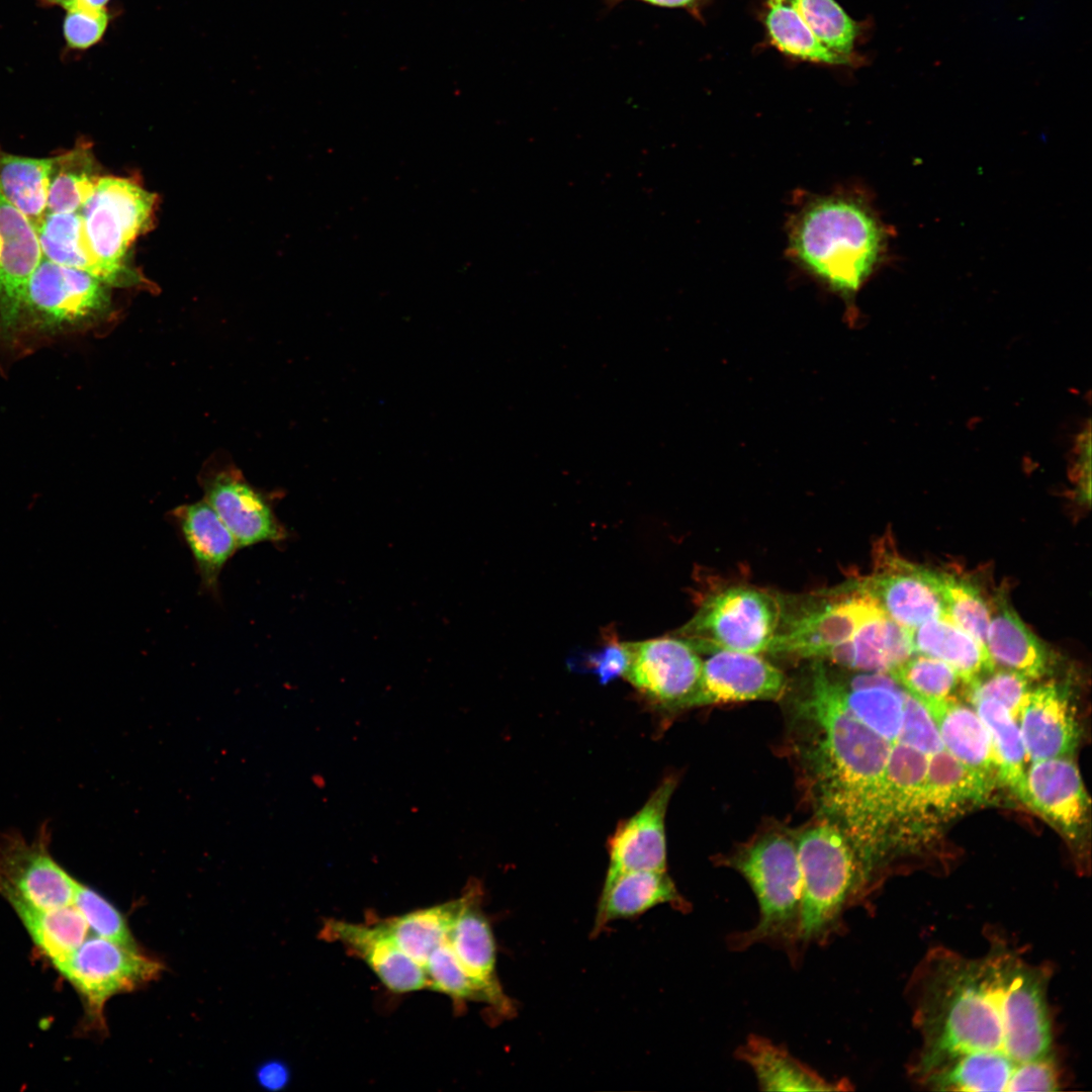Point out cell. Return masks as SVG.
<instances>
[{
  "label": "cell",
  "instance_id": "cell-28",
  "mask_svg": "<svg viewBox=\"0 0 1092 1092\" xmlns=\"http://www.w3.org/2000/svg\"><path fill=\"white\" fill-rule=\"evenodd\" d=\"M913 653L951 666L967 686L996 668L987 649L946 617L909 630Z\"/></svg>",
  "mask_w": 1092,
  "mask_h": 1092
},
{
  "label": "cell",
  "instance_id": "cell-24",
  "mask_svg": "<svg viewBox=\"0 0 1092 1092\" xmlns=\"http://www.w3.org/2000/svg\"><path fill=\"white\" fill-rule=\"evenodd\" d=\"M661 904H670L679 911L690 908L666 871L621 874L603 885L593 934L598 935L614 920L638 917Z\"/></svg>",
  "mask_w": 1092,
  "mask_h": 1092
},
{
  "label": "cell",
  "instance_id": "cell-18",
  "mask_svg": "<svg viewBox=\"0 0 1092 1092\" xmlns=\"http://www.w3.org/2000/svg\"><path fill=\"white\" fill-rule=\"evenodd\" d=\"M676 781L664 779L645 804L624 820L608 842L609 868L605 882L635 871H666L665 813Z\"/></svg>",
  "mask_w": 1092,
  "mask_h": 1092
},
{
  "label": "cell",
  "instance_id": "cell-39",
  "mask_svg": "<svg viewBox=\"0 0 1092 1092\" xmlns=\"http://www.w3.org/2000/svg\"><path fill=\"white\" fill-rule=\"evenodd\" d=\"M788 1L825 47L851 60L859 26L835 0Z\"/></svg>",
  "mask_w": 1092,
  "mask_h": 1092
},
{
  "label": "cell",
  "instance_id": "cell-45",
  "mask_svg": "<svg viewBox=\"0 0 1092 1092\" xmlns=\"http://www.w3.org/2000/svg\"><path fill=\"white\" fill-rule=\"evenodd\" d=\"M109 16L104 9H69L64 20V36L71 49L85 50L103 36Z\"/></svg>",
  "mask_w": 1092,
  "mask_h": 1092
},
{
  "label": "cell",
  "instance_id": "cell-41",
  "mask_svg": "<svg viewBox=\"0 0 1092 1092\" xmlns=\"http://www.w3.org/2000/svg\"><path fill=\"white\" fill-rule=\"evenodd\" d=\"M424 971L428 988L449 996L456 1004L466 1001L485 1003L482 992L461 967L448 939L431 952Z\"/></svg>",
  "mask_w": 1092,
  "mask_h": 1092
},
{
  "label": "cell",
  "instance_id": "cell-33",
  "mask_svg": "<svg viewBox=\"0 0 1092 1092\" xmlns=\"http://www.w3.org/2000/svg\"><path fill=\"white\" fill-rule=\"evenodd\" d=\"M973 705L990 735L997 779L1023 801L1028 757L1017 721L994 700H978Z\"/></svg>",
  "mask_w": 1092,
  "mask_h": 1092
},
{
  "label": "cell",
  "instance_id": "cell-5",
  "mask_svg": "<svg viewBox=\"0 0 1092 1092\" xmlns=\"http://www.w3.org/2000/svg\"><path fill=\"white\" fill-rule=\"evenodd\" d=\"M801 872L800 945L824 944L841 930L842 915L861 898L854 850L836 825L821 820L796 839Z\"/></svg>",
  "mask_w": 1092,
  "mask_h": 1092
},
{
  "label": "cell",
  "instance_id": "cell-11",
  "mask_svg": "<svg viewBox=\"0 0 1092 1092\" xmlns=\"http://www.w3.org/2000/svg\"><path fill=\"white\" fill-rule=\"evenodd\" d=\"M108 286L86 271L42 257L27 282L16 325L24 315L42 332L91 324L110 307Z\"/></svg>",
  "mask_w": 1092,
  "mask_h": 1092
},
{
  "label": "cell",
  "instance_id": "cell-47",
  "mask_svg": "<svg viewBox=\"0 0 1092 1092\" xmlns=\"http://www.w3.org/2000/svg\"><path fill=\"white\" fill-rule=\"evenodd\" d=\"M627 649L625 642L613 641L601 652L589 658L594 670L599 678L605 682L623 675L627 665Z\"/></svg>",
  "mask_w": 1092,
  "mask_h": 1092
},
{
  "label": "cell",
  "instance_id": "cell-37",
  "mask_svg": "<svg viewBox=\"0 0 1092 1092\" xmlns=\"http://www.w3.org/2000/svg\"><path fill=\"white\" fill-rule=\"evenodd\" d=\"M99 178L88 147L78 146L54 157L47 213L79 211Z\"/></svg>",
  "mask_w": 1092,
  "mask_h": 1092
},
{
  "label": "cell",
  "instance_id": "cell-16",
  "mask_svg": "<svg viewBox=\"0 0 1092 1092\" xmlns=\"http://www.w3.org/2000/svg\"><path fill=\"white\" fill-rule=\"evenodd\" d=\"M462 894L464 902L448 934V942L465 973L482 992L485 1004L495 1015L509 1018L516 1009L497 978L495 939L481 909V884L470 881Z\"/></svg>",
  "mask_w": 1092,
  "mask_h": 1092
},
{
  "label": "cell",
  "instance_id": "cell-36",
  "mask_svg": "<svg viewBox=\"0 0 1092 1092\" xmlns=\"http://www.w3.org/2000/svg\"><path fill=\"white\" fill-rule=\"evenodd\" d=\"M921 573L941 600L945 617L986 648L991 609L979 588L954 574L923 566Z\"/></svg>",
  "mask_w": 1092,
  "mask_h": 1092
},
{
  "label": "cell",
  "instance_id": "cell-43",
  "mask_svg": "<svg viewBox=\"0 0 1092 1092\" xmlns=\"http://www.w3.org/2000/svg\"><path fill=\"white\" fill-rule=\"evenodd\" d=\"M1030 679L1025 675L1010 670L995 668L968 686L971 702L983 699L994 700L1003 705L1016 720L1019 709L1028 694Z\"/></svg>",
  "mask_w": 1092,
  "mask_h": 1092
},
{
  "label": "cell",
  "instance_id": "cell-48",
  "mask_svg": "<svg viewBox=\"0 0 1092 1092\" xmlns=\"http://www.w3.org/2000/svg\"><path fill=\"white\" fill-rule=\"evenodd\" d=\"M290 1070L280 1060H270L263 1063L257 1070L256 1077L260 1086L268 1091H281L290 1082Z\"/></svg>",
  "mask_w": 1092,
  "mask_h": 1092
},
{
  "label": "cell",
  "instance_id": "cell-4",
  "mask_svg": "<svg viewBox=\"0 0 1092 1092\" xmlns=\"http://www.w3.org/2000/svg\"><path fill=\"white\" fill-rule=\"evenodd\" d=\"M781 620L765 653L822 660L859 671L876 664L884 611L846 582L796 597L781 596Z\"/></svg>",
  "mask_w": 1092,
  "mask_h": 1092
},
{
  "label": "cell",
  "instance_id": "cell-49",
  "mask_svg": "<svg viewBox=\"0 0 1092 1092\" xmlns=\"http://www.w3.org/2000/svg\"><path fill=\"white\" fill-rule=\"evenodd\" d=\"M624 0H616V4ZM665 8H685L696 11L703 0H637Z\"/></svg>",
  "mask_w": 1092,
  "mask_h": 1092
},
{
  "label": "cell",
  "instance_id": "cell-44",
  "mask_svg": "<svg viewBox=\"0 0 1092 1092\" xmlns=\"http://www.w3.org/2000/svg\"><path fill=\"white\" fill-rule=\"evenodd\" d=\"M895 742L926 755L945 749L931 715L922 703L908 693L905 695L902 724Z\"/></svg>",
  "mask_w": 1092,
  "mask_h": 1092
},
{
  "label": "cell",
  "instance_id": "cell-20",
  "mask_svg": "<svg viewBox=\"0 0 1092 1092\" xmlns=\"http://www.w3.org/2000/svg\"><path fill=\"white\" fill-rule=\"evenodd\" d=\"M1025 804L1036 810L1068 837L1083 829L1089 800L1076 764L1068 757L1032 761L1025 774Z\"/></svg>",
  "mask_w": 1092,
  "mask_h": 1092
},
{
  "label": "cell",
  "instance_id": "cell-35",
  "mask_svg": "<svg viewBox=\"0 0 1092 1092\" xmlns=\"http://www.w3.org/2000/svg\"><path fill=\"white\" fill-rule=\"evenodd\" d=\"M763 22L771 43L787 56L828 65L851 63L825 47L788 0H767Z\"/></svg>",
  "mask_w": 1092,
  "mask_h": 1092
},
{
  "label": "cell",
  "instance_id": "cell-31",
  "mask_svg": "<svg viewBox=\"0 0 1092 1092\" xmlns=\"http://www.w3.org/2000/svg\"><path fill=\"white\" fill-rule=\"evenodd\" d=\"M53 162L54 158L17 156L0 149V192L35 232L47 214Z\"/></svg>",
  "mask_w": 1092,
  "mask_h": 1092
},
{
  "label": "cell",
  "instance_id": "cell-40",
  "mask_svg": "<svg viewBox=\"0 0 1092 1092\" xmlns=\"http://www.w3.org/2000/svg\"><path fill=\"white\" fill-rule=\"evenodd\" d=\"M890 673L922 704L949 698L960 679L947 663L921 654H913Z\"/></svg>",
  "mask_w": 1092,
  "mask_h": 1092
},
{
  "label": "cell",
  "instance_id": "cell-15",
  "mask_svg": "<svg viewBox=\"0 0 1092 1092\" xmlns=\"http://www.w3.org/2000/svg\"><path fill=\"white\" fill-rule=\"evenodd\" d=\"M928 755L894 742L878 810L879 860L894 839L919 829L932 815L926 792Z\"/></svg>",
  "mask_w": 1092,
  "mask_h": 1092
},
{
  "label": "cell",
  "instance_id": "cell-6",
  "mask_svg": "<svg viewBox=\"0 0 1092 1092\" xmlns=\"http://www.w3.org/2000/svg\"><path fill=\"white\" fill-rule=\"evenodd\" d=\"M750 885L759 918L749 930L730 937V945L744 949L756 943L782 946L794 960L799 956L802 881L796 843L781 833L765 834L729 860Z\"/></svg>",
  "mask_w": 1092,
  "mask_h": 1092
},
{
  "label": "cell",
  "instance_id": "cell-42",
  "mask_svg": "<svg viewBox=\"0 0 1092 1092\" xmlns=\"http://www.w3.org/2000/svg\"><path fill=\"white\" fill-rule=\"evenodd\" d=\"M74 904L84 915L90 930L97 936L128 946H139L124 917L98 892L79 883Z\"/></svg>",
  "mask_w": 1092,
  "mask_h": 1092
},
{
  "label": "cell",
  "instance_id": "cell-14",
  "mask_svg": "<svg viewBox=\"0 0 1092 1092\" xmlns=\"http://www.w3.org/2000/svg\"><path fill=\"white\" fill-rule=\"evenodd\" d=\"M703 661L689 708L749 701H776L785 696L788 679L757 653L716 650Z\"/></svg>",
  "mask_w": 1092,
  "mask_h": 1092
},
{
  "label": "cell",
  "instance_id": "cell-38",
  "mask_svg": "<svg viewBox=\"0 0 1092 1092\" xmlns=\"http://www.w3.org/2000/svg\"><path fill=\"white\" fill-rule=\"evenodd\" d=\"M36 234L43 258L86 271L98 278L96 266L85 243L79 211L48 212Z\"/></svg>",
  "mask_w": 1092,
  "mask_h": 1092
},
{
  "label": "cell",
  "instance_id": "cell-52",
  "mask_svg": "<svg viewBox=\"0 0 1092 1092\" xmlns=\"http://www.w3.org/2000/svg\"><path fill=\"white\" fill-rule=\"evenodd\" d=\"M609 7L616 5V0H604Z\"/></svg>",
  "mask_w": 1092,
  "mask_h": 1092
},
{
  "label": "cell",
  "instance_id": "cell-8",
  "mask_svg": "<svg viewBox=\"0 0 1092 1092\" xmlns=\"http://www.w3.org/2000/svg\"><path fill=\"white\" fill-rule=\"evenodd\" d=\"M781 612L780 595L753 585L731 584L706 596L674 635L699 653H765L777 634Z\"/></svg>",
  "mask_w": 1092,
  "mask_h": 1092
},
{
  "label": "cell",
  "instance_id": "cell-50",
  "mask_svg": "<svg viewBox=\"0 0 1092 1092\" xmlns=\"http://www.w3.org/2000/svg\"><path fill=\"white\" fill-rule=\"evenodd\" d=\"M109 0H68L64 5L67 10L74 8L100 10L104 9L105 4Z\"/></svg>",
  "mask_w": 1092,
  "mask_h": 1092
},
{
  "label": "cell",
  "instance_id": "cell-21",
  "mask_svg": "<svg viewBox=\"0 0 1092 1092\" xmlns=\"http://www.w3.org/2000/svg\"><path fill=\"white\" fill-rule=\"evenodd\" d=\"M1031 761L1068 757L1079 733L1067 694L1055 682L1030 689L1016 718Z\"/></svg>",
  "mask_w": 1092,
  "mask_h": 1092
},
{
  "label": "cell",
  "instance_id": "cell-2",
  "mask_svg": "<svg viewBox=\"0 0 1092 1092\" xmlns=\"http://www.w3.org/2000/svg\"><path fill=\"white\" fill-rule=\"evenodd\" d=\"M798 744L819 812L845 834L862 869L878 852V810L893 743L844 704L831 666L810 660L795 700Z\"/></svg>",
  "mask_w": 1092,
  "mask_h": 1092
},
{
  "label": "cell",
  "instance_id": "cell-17",
  "mask_svg": "<svg viewBox=\"0 0 1092 1092\" xmlns=\"http://www.w3.org/2000/svg\"><path fill=\"white\" fill-rule=\"evenodd\" d=\"M846 583L872 598L887 616L908 630L945 617L941 600L923 577L921 566L889 553L878 557L870 575Z\"/></svg>",
  "mask_w": 1092,
  "mask_h": 1092
},
{
  "label": "cell",
  "instance_id": "cell-23",
  "mask_svg": "<svg viewBox=\"0 0 1092 1092\" xmlns=\"http://www.w3.org/2000/svg\"><path fill=\"white\" fill-rule=\"evenodd\" d=\"M168 519L192 555L202 589L217 598L220 573L240 549L236 538L204 500L181 505Z\"/></svg>",
  "mask_w": 1092,
  "mask_h": 1092
},
{
  "label": "cell",
  "instance_id": "cell-22",
  "mask_svg": "<svg viewBox=\"0 0 1092 1092\" xmlns=\"http://www.w3.org/2000/svg\"><path fill=\"white\" fill-rule=\"evenodd\" d=\"M42 259L27 217L0 192V327H15L27 282Z\"/></svg>",
  "mask_w": 1092,
  "mask_h": 1092
},
{
  "label": "cell",
  "instance_id": "cell-32",
  "mask_svg": "<svg viewBox=\"0 0 1092 1092\" xmlns=\"http://www.w3.org/2000/svg\"><path fill=\"white\" fill-rule=\"evenodd\" d=\"M29 933L34 945L57 968L88 937L89 925L73 903L51 909H14Z\"/></svg>",
  "mask_w": 1092,
  "mask_h": 1092
},
{
  "label": "cell",
  "instance_id": "cell-7",
  "mask_svg": "<svg viewBox=\"0 0 1092 1092\" xmlns=\"http://www.w3.org/2000/svg\"><path fill=\"white\" fill-rule=\"evenodd\" d=\"M155 194L119 177H100L79 210L87 249L107 285L135 283L124 265L130 245L149 228Z\"/></svg>",
  "mask_w": 1092,
  "mask_h": 1092
},
{
  "label": "cell",
  "instance_id": "cell-25",
  "mask_svg": "<svg viewBox=\"0 0 1092 1092\" xmlns=\"http://www.w3.org/2000/svg\"><path fill=\"white\" fill-rule=\"evenodd\" d=\"M987 651L996 665L1029 679L1045 675L1053 665L1049 648L1025 626L1004 595L996 597L986 636Z\"/></svg>",
  "mask_w": 1092,
  "mask_h": 1092
},
{
  "label": "cell",
  "instance_id": "cell-19",
  "mask_svg": "<svg viewBox=\"0 0 1092 1092\" xmlns=\"http://www.w3.org/2000/svg\"><path fill=\"white\" fill-rule=\"evenodd\" d=\"M320 936L340 942L360 958L394 993L428 987L424 969L400 949L380 921L367 925L331 918L324 921Z\"/></svg>",
  "mask_w": 1092,
  "mask_h": 1092
},
{
  "label": "cell",
  "instance_id": "cell-9",
  "mask_svg": "<svg viewBox=\"0 0 1092 1092\" xmlns=\"http://www.w3.org/2000/svg\"><path fill=\"white\" fill-rule=\"evenodd\" d=\"M81 997L84 1032L104 1034V1008L118 994L132 992L158 979L164 965L139 946L124 945L100 936L87 937L57 968Z\"/></svg>",
  "mask_w": 1092,
  "mask_h": 1092
},
{
  "label": "cell",
  "instance_id": "cell-12",
  "mask_svg": "<svg viewBox=\"0 0 1092 1092\" xmlns=\"http://www.w3.org/2000/svg\"><path fill=\"white\" fill-rule=\"evenodd\" d=\"M625 644L628 659L622 676L654 705L689 708L701 677L700 653L676 635Z\"/></svg>",
  "mask_w": 1092,
  "mask_h": 1092
},
{
  "label": "cell",
  "instance_id": "cell-27",
  "mask_svg": "<svg viewBox=\"0 0 1092 1092\" xmlns=\"http://www.w3.org/2000/svg\"><path fill=\"white\" fill-rule=\"evenodd\" d=\"M995 780L965 764L946 749L928 755L925 792L931 813L950 816L988 801Z\"/></svg>",
  "mask_w": 1092,
  "mask_h": 1092
},
{
  "label": "cell",
  "instance_id": "cell-51",
  "mask_svg": "<svg viewBox=\"0 0 1092 1092\" xmlns=\"http://www.w3.org/2000/svg\"><path fill=\"white\" fill-rule=\"evenodd\" d=\"M46 1H48L49 3L59 4V5L63 6V7L68 2V0H46Z\"/></svg>",
  "mask_w": 1092,
  "mask_h": 1092
},
{
  "label": "cell",
  "instance_id": "cell-34",
  "mask_svg": "<svg viewBox=\"0 0 1092 1092\" xmlns=\"http://www.w3.org/2000/svg\"><path fill=\"white\" fill-rule=\"evenodd\" d=\"M1018 1065L999 1055H965L942 1065L919 1082L934 1090L1008 1091Z\"/></svg>",
  "mask_w": 1092,
  "mask_h": 1092
},
{
  "label": "cell",
  "instance_id": "cell-29",
  "mask_svg": "<svg viewBox=\"0 0 1092 1092\" xmlns=\"http://www.w3.org/2000/svg\"><path fill=\"white\" fill-rule=\"evenodd\" d=\"M944 748L965 764L997 779L989 732L977 713L952 698L923 704Z\"/></svg>",
  "mask_w": 1092,
  "mask_h": 1092
},
{
  "label": "cell",
  "instance_id": "cell-1",
  "mask_svg": "<svg viewBox=\"0 0 1092 1092\" xmlns=\"http://www.w3.org/2000/svg\"><path fill=\"white\" fill-rule=\"evenodd\" d=\"M1048 982L1044 968L1004 945L978 959L931 950L913 984L922 1038L913 1068L917 1081L965 1055H999L1016 1064L1050 1056Z\"/></svg>",
  "mask_w": 1092,
  "mask_h": 1092
},
{
  "label": "cell",
  "instance_id": "cell-3",
  "mask_svg": "<svg viewBox=\"0 0 1092 1092\" xmlns=\"http://www.w3.org/2000/svg\"><path fill=\"white\" fill-rule=\"evenodd\" d=\"M889 238L888 226L863 194L814 195L790 219L787 253L843 300L851 320L856 295L882 265Z\"/></svg>",
  "mask_w": 1092,
  "mask_h": 1092
},
{
  "label": "cell",
  "instance_id": "cell-26",
  "mask_svg": "<svg viewBox=\"0 0 1092 1092\" xmlns=\"http://www.w3.org/2000/svg\"><path fill=\"white\" fill-rule=\"evenodd\" d=\"M736 1057L751 1068L763 1091H840L849 1088L843 1080H827L786 1048L760 1035H750L737 1049Z\"/></svg>",
  "mask_w": 1092,
  "mask_h": 1092
},
{
  "label": "cell",
  "instance_id": "cell-30",
  "mask_svg": "<svg viewBox=\"0 0 1092 1092\" xmlns=\"http://www.w3.org/2000/svg\"><path fill=\"white\" fill-rule=\"evenodd\" d=\"M463 894L443 904L381 920L400 949L424 969L431 952L448 934L461 910Z\"/></svg>",
  "mask_w": 1092,
  "mask_h": 1092
},
{
  "label": "cell",
  "instance_id": "cell-10",
  "mask_svg": "<svg viewBox=\"0 0 1092 1092\" xmlns=\"http://www.w3.org/2000/svg\"><path fill=\"white\" fill-rule=\"evenodd\" d=\"M52 831L42 823L32 839L0 832V896L14 908L51 910L74 903L79 882L53 856Z\"/></svg>",
  "mask_w": 1092,
  "mask_h": 1092
},
{
  "label": "cell",
  "instance_id": "cell-46",
  "mask_svg": "<svg viewBox=\"0 0 1092 1092\" xmlns=\"http://www.w3.org/2000/svg\"><path fill=\"white\" fill-rule=\"evenodd\" d=\"M1059 1081L1052 1056L1023 1062L1016 1068L1008 1091H1054Z\"/></svg>",
  "mask_w": 1092,
  "mask_h": 1092
},
{
  "label": "cell",
  "instance_id": "cell-13",
  "mask_svg": "<svg viewBox=\"0 0 1092 1092\" xmlns=\"http://www.w3.org/2000/svg\"><path fill=\"white\" fill-rule=\"evenodd\" d=\"M200 484L206 502L236 538L240 549L281 543L288 533L275 515L270 497L251 485L235 468L204 472Z\"/></svg>",
  "mask_w": 1092,
  "mask_h": 1092
}]
</instances>
